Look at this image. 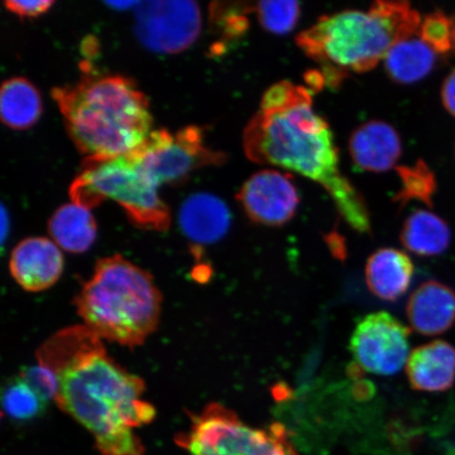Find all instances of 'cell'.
<instances>
[{
  "label": "cell",
  "mask_w": 455,
  "mask_h": 455,
  "mask_svg": "<svg viewBox=\"0 0 455 455\" xmlns=\"http://www.w3.org/2000/svg\"><path fill=\"white\" fill-rule=\"evenodd\" d=\"M179 219L184 235L201 244L219 242L231 226L229 208L210 193H196L188 197L181 204Z\"/></svg>",
  "instance_id": "16"
},
{
  "label": "cell",
  "mask_w": 455,
  "mask_h": 455,
  "mask_svg": "<svg viewBox=\"0 0 455 455\" xmlns=\"http://www.w3.org/2000/svg\"><path fill=\"white\" fill-rule=\"evenodd\" d=\"M52 98L84 164L127 156L152 132L149 101L132 79L84 74L76 84L54 88Z\"/></svg>",
  "instance_id": "3"
},
{
  "label": "cell",
  "mask_w": 455,
  "mask_h": 455,
  "mask_svg": "<svg viewBox=\"0 0 455 455\" xmlns=\"http://www.w3.org/2000/svg\"><path fill=\"white\" fill-rule=\"evenodd\" d=\"M413 273L411 258L394 248L379 249L370 255L365 269L370 292L387 301H395L407 292Z\"/></svg>",
  "instance_id": "17"
},
{
  "label": "cell",
  "mask_w": 455,
  "mask_h": 455,
  "mask_svg": "<svg viewBox=\"0 0 455 455\" xmlns=\"http://www.w3.org/2000/svg\"><path fill=\"white\" fill-rule=\"evenodd\" d=\"M411 330L380 311L357 323L350 339V350L362 369L377 375H394L406 365Z\"/></svg>",
  "instance_id": "10"
},
{
  "label": "cell",
  "mask_w": 455,
  "mask_h": 455,
  "mask_svg": "<svg viewBox=\"0 0 455 455\" xmlns=\"http://www.w3.org/2000/svg\"><path fill=\"white\" fill-rule=\"evenodd\" d=\"M47 402L19 375L10 379L3 391V407L8 417L27 422L44 413Z\"/></svg>",
  "instance_id": "22"
},
{
  "label": "cell",
  "mask_w": 455,
  "mask_h": 455,
  "mask_svg": "<svg viewBox=\"0 0 455 455\" xmlns=\"http://www.w3.org/2000/svg\"><path fill=\"white\" fill-rule=\"evenodd\" d=\"M436 52L419 34L392 45L384 59L388 76L397 84L418 83L434 70Z\"/></svg>",
  "instance_id": "19"
},
{
  "label": "cell",
  "mask_w": 455,
  "mask_h": 455,
  "mask_svg": "<svg viewBox=\"0 0 455 455\" xmlns=\"http://www.w3.org/2000/svg\"><path fill=\"white\" fill-rule=\"evenodd\" d=\"M401 242L408 251L414 254L440 255L451 246V231L440 216L426 210H418L409 215L403 223Z\"/></svg>",
  "instance_id": "21"
},
{
  "label": "cell",
  "mask_w": 455,
  "mask_h": 455,
  "mask_svg": "<svg viewBox=\"0 0 455 455\" xmlns=\"http://www.w3.org/2000/svg\"><path fill=\"white\" fill-rule=\"evenodd\" d=\"M406 373L412 388L425 392L451 389L455 382V348L443 340L419 347L409 355Z\"/></svg>",
  "instance_id": "15"
},
{
  "label": "cell",
  "mask_w": 455,
  "mask_h": 455,
  "mask_svg": "<svg viewBox=\"0 0 455 455\" xmlns=\"http://www.w3.org/2000/svg\"><path fill=\"white\" fill-rule=\"evenodd\" d=\"M201 10L195 2H140L135 32L145 47L158 53H179L201 33Z\"/></svg>",
  "instance_id": "9"
},
{
  "label": "cell",
  "mask_w": 455,
  "mask_h": 455,
  "mask_svg": "<svg viewBox=\"0 0 455 455\" xmlns=\"http://www.w3.org/2000/svg\"><path fill=\"white\" fill-rule=\"evenodd\" d=\"M453 38H454V44H455V19L453 21Z\"/></svg>",
  "instance_id": "31"
},
{
  "label": "cell",
  "mask_w": 455,
  "mask_h": 455,
  "mask_svg": "<svg viewBox=\"0 0 455 455\" xmlns=\"http://www.w3.org/2000/svg\"><path fill=\"white\" fill-rule=\"evenodd\" d=\"M212 20L216 26H220L221 31L228 38H237L246 32L249 22L247 14L252 12V5L246 4H219L212 5Z\"/></svg>",
  "instance_id": "25"
},
{
  "label": "cell",
  "mask_w": 455,
  "mask_h": 455,
  "mask_svg": "<svg viewBox=\"0 0 455 455\" xmlns=\"http://www.w3.org/2000/svg\"><path fill=\"white\" fill-rule=\"evenodd\" d=\"M109 7L114 9H128L130 7H138L140 2H116V3H106Z\"/></svg>",
  "instance_id": "30"
},
{
  "label": "cell",
  "mask_w": 455,
  "mask_h": 455,
  "mask_svg": "<svg viewBox=\"0 0 455 455\" xmlns=\"http://www.w3.org/2000/svg\"><path fill=\"white\" fill-rule=\"evenodd\" d=\"M442 100L446 110L455 117V70L449 74L443 84Z\"/></svg>",
  "instance_id": "29"
},
{
  "label": "cell",
  "mask_w": 455,
  "mask_h": 455,
  "mask_svg": "<svg viewBox=\"0 0 455 455\" xmlns=\"http://www.w3.org/2000/svg\"><path fill=\"white\" fill-rule=\"evenodd\" d=\"M64 255L50 238L28 237L13 249L10 272L28 292L44 291L60 281L64 272Z\"/></svg>",
  "instance_id": "12"
},
{
  "label": "cell",
  "mask_w": 455,
  "mask_h": 455,
  "mask_svg": "<svg viewBox=\"0 0 455 455\" xmlns=\"http://www.w3.org/2000/svg\"><path fill=\"white\" fill-rule=\"evenodd\" d=\"M43 113L41 94L24 77H13L0 91V116L10 128L26 130L36 124Z\"/></svg>",
  "instance_id": "20"
},
{
  "label": "cell",
  "mask_w": 455,
  "mask_h": 455,
  "mask_svg": "<svg viewBox=\"0 0 455 455\" xmlns=\"http://www.w3.org/2000/svg\"><path fill=\"white\" fill-rule=\"evenodd\" d=\"M349 152L357 168L368 172H385L395 168L400 159L402 140L391 124L370 121L351 134Z\"/></svg>",
  "instance_id": "13"
},
{
  "label": "cell",
  "mask_w": 455,
  "mask_h": 455,
  "mask_svg": "<svg viewBox=\"0 0 455 455\" xmlns=\"http://www.w3.org/2000/svg\"><path fill=\"white\" fill-rule=\"evenodd\" d=\"M76 306L83 325L101 339L136 348L156 332L163 295L149 272L116 254L96 263Z\"/></svg>",
  "instance_id": "5"
},
{
  "label": "cell",
  "mask_w": 455,
  "mask_h": 455,
  "mask_svg": "<svg viewBox=\"0 0 455 455\" xmlns=\"http://www.w3.org/2000/svg\"><path fill=\"white\" fill-rule=\"evenodd\" d=\"M419 37L436 53H447L454 43L453 24L443 12L431 13L420 24Z\"/></svg>",
  "instance_id": "26"
},
{
  "label": "cell",
  "mask_w": 455,
  "mask_h": 455,
  "mask_svg": "<svg viewBox=\"0 0 455 455\" xmlns=\"http://www.w3.org/2000/svg\"><path fill=\"white\" fill-rule=\"evenodd\" d=\"M54 2H49V0H38V2H5L4 5L11 12H13L20 17H33L41 16L47 12V11L52 7Z\"/></svg>",
  "instance_id": "28"
},
{
  "label": "cell",
  "mask_w": 455,
  "mask_h": 455,
  "mask_svg": "<svg viewBox=\"0 0 455 455\" xmlns=\"http://www.w3.org/2000/svg\"><path fill=\"white\" fill-rule=\"evenodd\" d=\"M312 93L288 81L271 85L244 128V153L255 164L293 171L322 186L351 228L370 233L365 199L341 172L331 129L313 108Z\"/></svg>",
  "instance_id": "2"
},
{
  "label": "cell",
  "mask_w": 455,
  "mask_h": 455,
  "mask_svg": "<svg viewBox=\"0 0 455 455\" xmlns=\"http://www.w3.org/2000/svg\"><path fill=\"white\" fill-rule=\"evenodd\" d=\"M253 11L260 26L273 34L291 32L300 16L298 2H260Z\"/></svg>",
  "instance_id": "24"
},
{
  "label": "cell",
  "mask_w": 455,
  "mask_h": 455,
  "mask_svg": "<svg viewBox=\"0 0 455 455\" xmlns=\"http://www.w3.org/2000/svg\"><path fill=\"white\" fill-rule=\"evenodd\" d=\"M255 224L281 227L298 212L299 195L291 176L276 170H261L243 184L236 196Z\"/></svg>",
  "instance_id": "11"
},
{
  "label": "cell",
  "mask_w": 455,
  "mask_h": 455,
  "mask_svg": "<svg viewBox=\"0 0 455 455\" xmlns=\"http://www.w3.org/2000/svg\"><path fill=\"white\" fill-rule=\"evenodd\" d=\"M36 357L55 374L56 405L93 435L102 455H144L133 428L152 423L156 408L144 380L108 355L98 335L84 325L62 329Z\"/></svg>",
  "instance_id": "1"
},
{
  "label": "cell",
  "mask_w": 455,
  "mask_h": 455,
  "mask_svg": "<svg viewBox=\"0 0 455 455\" xmlns=\"http://www.w3.org/2000/svg\"><path fill=\"white\" fill-rule=\"evenodd\" d=\"M202 128L189 126L170 133L166 129L152 131L133 155L147 178L156 187L179 185L196 170L219 166L226 161L224 153L204 145Z\"/></svg>",
  "instance_id": "8"
},
{
  "label": "cell",
  "mask_w": 455,
  "mask_h": 455,
  "mask_svg": "<svg viewBox=\"0 0 455 455\" xmlns=\"http://www.w3.org/2000/svg\"><path fill=\"white\" fill-rule=\"evenodd\" d=\"M20 375L44 401H54L57 392V379L55 374L50 369L37 363L36 366L22 370Z\"/></svg>",
  "instance_id": "27"
},
{
  "label": "cell",
  "mask_w": 455,
  "mask_h": 455,
  "mask_svg": "<svg viewBox=\"0 0 455 455\" xmlns=\"http://www.w3.org/2000/svg\"><path fill=\"white\" fill-rule=\"evenodd\" d=\"M422 17L407 2H375L367 12L341 11L322 16L299 34L297 44L337 85L350 72L365 73L385 59L395 44L419 34Z\"/></svg>",
  "instance_id": "4"
},
{
  "label": "cell",
  "mask_w": 455,
  "mask_h": 455,
  "mask_svg": "<svg viewBox=\"0 0 455 455\" xmlns=\"http://www.w3.org/2000/svg\"><path fill=\"white\" fill-rule=\"evenodd\" d=\"M396 171L401 180V189L397 192L395 202L403 206L413 199L432 207L436 181L435 174L425 162L419 161L414 166L398 167Z\"/></svg>",
  "instance_id": "23"
},
{
  "label": "cell",
  "mask_w": 455,
  "mask_h": 455,
  "mask_svg": "<svg viewBox=\"0 0 455 455\" xmlns=\"http://www.w3.org/2000/svg\"><path fill=\"white\" fill-rule=\"evenodd\" d=\"M176 443L190 455H298L282 424L252 428L235 412L215 403L191 414L189 432L178 435Z\"/></svg>",
  "instance_id": "7"
},
{
  "label": "cell",
  "mask_w": 455,
  "mask_h": 455,
  "mask_svg": "<svg viewBox=\"0 0 455 455\" xmlns=\"http://www.w3.org/2000/svg\"><path fill=\"white\" fill-rule=\"evenodd\" d=\"M49 233L61 250L73 254L87 252L98 235V225L90 210L76 204H66L49 220Z\"/></svg>",
  "instance_id": "18"
},
{
  "label": "cell",
  "mask_w": 455,
  "mask_h": 455,
  "mask_svg": "<svg viewBox=\"0 0 455 455\" xmlns=\"http://www.w3.org/2000/svg\"><path fill=\"white\" fill-rule=\"evenodd\" d=\"M407 317L419 334L435 337L446 332L455 323V292L437 281L419 284L408 300Z\"/></svg>",
  "instance_id": "14"
},
{
  "label": "cell",
  "mask_w": 455,
  "mask_h": 455,
  "mask_svg": "<svg viewBox=\"0 0 455 455\" xmlns=\"http://www.w3.org/2000/svg\"><path fill=\"white\" fill-rule=\"evenodd\" d=\"M84 167L70 187L74 204L90 210L110 198L134 226L157 232L169 229L170 210L133 153Z\"/></svg>",
  "instance_id": "6"
}]
</instances>
